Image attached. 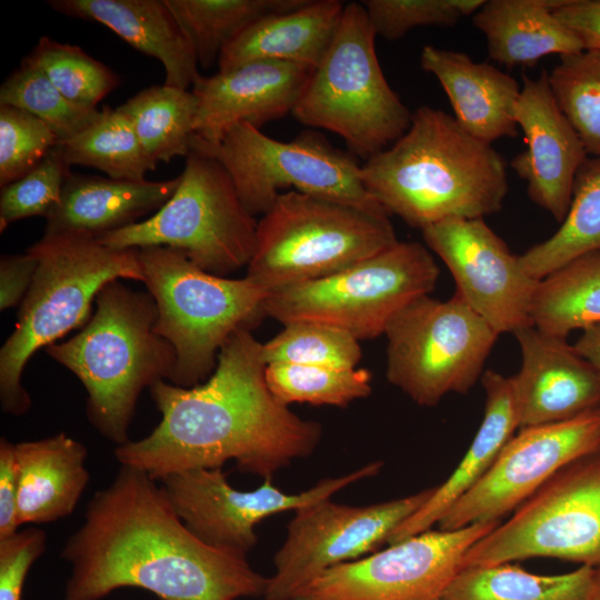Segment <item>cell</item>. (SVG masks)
I'll list each match as a JSON object with an SVG mask.
<instances>
[{
	"mask_svg": "<svg viewBox=\"0 0 600 600\" xmlns=\"http://www.w3.org/2000/svg\"><path fill=\"white\" fill-rule=\"evenodd\" d=\"M262 342L239 329L221 348L212 374L183 388L166 380L150 387L161 420L143 439L117 446L121 466L160 480L187 470L221 468L272 479L317 449L322 427L279 401L266 380Z\"/></svg>",
	"mask_w": 600,
	"mask_h": 600,
	"instance_id": "6da1fadb",
	"label": "cell"
},
{
	"mask_svg": "<svg viewBox=\"0 0 600 600\" xmlns=\"http://www.w3.org/2000/svg\"><path fill=\"white\" fill-rule=\"evenodd\" d=\"M62 557L72 569L64 600H100L124 587L161 600H237L263 596L268 584L247 557L199 539L162 487L128 466L96 492Z\"/></svg>",
	"mask_w": 600,
	"mask_h": 600,
	"instance_id": "7a4b0ae2",
	"label": "cell"
},
{
	"mask_svg": "<svg viewBox=\"0 0 600 600\" xmlns=\"http://www.w3.org/2000/svg\"><path fill=\"white\" fill-rule=\"evenodd\" d=\"M369 194L412 228L498 212L509 190L507 164L491 143L454 117L418 108L406 133L361 164Z\"/></svg>",
	"mask_w": 600,
	"mask_h": 600,
	"instance_id": "3957f363",
	"label": "cell"
},
{
	"mask_svg": "<svg viewBox=\"0 0 600 600\" xmlns=\"http://www.w3.org/2000/svg\"><path fill=\"white\" fill-rule=\"evenodd\" d=\"M157 307L149 292L113 280L96 298V310L72 338L46 352L87 390V416L101 436L121 446L140 393L170 380L176 353L154 331Z\"/></svg>",
	"mask_w": 600,
	"mask_h": 600,
	"instance_id": "277c9868",
	"label": "cell"
},
{
	"mask_svg": "<svg viewBox=\"0 0 600 600\" xmlns=\"http://www.w3.org/2000/svg\"><path fill=\"white\" fill-rule=\"evenodd\" d=\"M38 268L16 327L0 349L1 408L22 416L31 398L22 384L30 358L84 326L100 290L113 280L144 282L138 249H113L82 233L44 234L28 249Z\"/></svg>",
	"mask_w": 600,
	"mask_h": 600,
	"instance_id": "5b68a950",
	"label": "cell"
},
{
	"mask_svg": "<svg viewBox=\"0 0 600 600\" xmlns=\"http://www.w3.org/2000/svg\"><path fill=\"white\" fill-rule=\"evenodd\" d=\"M138 258L157 307L154 331L176 353L170 383L190 388L204 382L228 339L264 316L271 291L248 277L209 273L172 248H140Z\"/></svg>",
	"mask_w": 600,
	"mask_h": 600,
	"instance_id": "8992f818",
	"label": "cell"
},
{
	"mask_svg": "<svg viewBox=\"0 0 600 600\" xmlns=\"http://www.w3.org/2000/svg\"><path fill=\"white\" fill-rule=\"evenodd\" d=\"M397 242L387 213L290 190L258 221L246 277L273 291L334 274Z\"/></svg>",
	"mask_w": 600,
	"mask_h": 600,
	"instance_id": "52a82bcc",
	"label": "cell"
},
{
	"mask_svg": "<svg viewBox=\"0 0 600 600\" xmlns=\"http://www.w3.org/2000/svg\"><path fill=\"white\" fill-rule=\"evenodd\" d=\"M376 37L362 3L346 4L337 33L292 111L299 122L340 136L364 161L400 139L412 118L384 78Z\"/></svg>",
	"mask_w": 600,
	"mask_h": 600,
	"instance_id": "ba28073f",
	"label": "cell"
},
{
	"mask_svg": "<svg viewBox=\"0 0 600 600\" xmlns=\"http://www.w3.org/2000/svg\"><path fill=\"white\" fill-rule=\"evenodd\" d=\"M179 176L174 193L157 212L97 240L113 249L172 248L220 277L248 267L258 221L241 202L224 167L191 150Z\"/></svg>",
	"mask_w": 600,
	"mask_h": 600,
	"instance_id": "9c48e42d",
	"label": "cell"
},
{
	"mask_svg": "<svg viewBox=\"0 0 600 600\" xmlns=\"http://www.w3.org/2000/svg\"><path fill=\"white\" fill-rule=\"evenodd\" d=\"M439 277L429 249L399 241L334 274L270 292L263 311L282 324L313 321L356 339L384 333L390 320L413 299L430 294Z\"/></svg>",
	"mask_w": 600,
	"mask_h": 600,
	"instance_id": "30bf717a",
	"label": "cell"
},
{
	"mask_svg": "<svg viewBox=\"0 0 600 600\" xmlns=\"http://www.w3.org/2000/svg\"><path fill=\"white\" fill-rule=\"evenodd\" d=\"M190 148L224 167L252 216L264 214L287 188L389 214L366 190L361 164L317 133L303 132L283 142L250 123H240L218 143L193 133Z\"/></svg>",
	"mask_w": 600,
	"mask_h": 600,
	"instance_id": "8fae6325",
	"label": "cell"
},
{
	"mask_svg": "<svg viewBox=\"0 0 600 600\" xmlns=\"http://www.w3.org/2000/svg\"><path fill=\"white\" fill-rule=\"evenodd\" d=\"M383 334L388 381L422 407L469 392L499 337L457 293L448 300L413 299Z\"/></svg>",
	"mask_w": 600,
	"mask_h": 600,
	"instance_id": "7c38bea8",
	"label": "cell"
},
{
	"mask_svg": "<svg viewBox=\"0 0 600 600\" xmlns=\"http://www.w3.org/2000/svg\"><path fill=\"white\" fill-rule=\"evenodd\" d=\"M539 557L600 568V449L560 469L470 547L462 569Z\"/></svg>",
	"mask_w": 600,
	"mask_h": 600,
	"instance_id": "4fadbf2b",
	"label": "cell"
},
{
	"mask_svg": "<svg viewBox=\"0 0 600 600\" xmlns=\"http://www.w3.org/2000/svg\"><path fill=\"white\" fill-rule=\"evenodd\" d=\"M434 488L368 506L327 499L294 511L273 557L274 573L268 578L264 599L293 600L327 569L376 552L427 502Z\"/></svg>",
	"mask_w": 600,
	"mask_h": 600,
	"instance_id": "5bb4252c",
	"label": "cell"
},
{
	"mask_svg": "<svg viewBox=\"0 0 600 600\" xmlns=\"http://www.w3.org/2000/svg\"><path fill=\"white\" fill-rule=\"evenodd\" d=\"M500 520L428 530L358 560L331 567L293 600H442L463 557Z\"/></svg>",
	"mask_w": 600,
	"mask_h": 600,
	"instance_id": "9a60e30c",
	"label": "cell"
},
{
	"mask_svg": "<svg viewBox=\"0 0 600 600\" xmlns=\"http://www.w3.org/2000/svg\"><path fill=\"white\" fill-rule=\"evenodd\" d=\"M382 464L372 461L292 494L281 491L272 479H264L251 491L238 490L229 483L222 468L187 470L158 481L183 523L199 539L217 549L247 557L258 543L256 527L263 519L330 499L346 487L376 476Z\"/></svg>",
	"mask_w": 600,
	"mask_h": 600,
	"instance_id": "2e32d148",
	"label": "cell"
},
{
	"mask_svg": "<svg viewBox=\"0 0 600 600\" xmlns=\"http://www.w3.org/2000/svg\"><path fill=\"white\" fill-rule=\"evenodd\" d=\"M599 449L600 407L569 420L521 428L483 478L441 518L439 529L500 520L560 469Z\"/></svg>",
	"mask_w": 600,
	"mask_h": 600,
	"instance_id": "e0dca14e",
	"label": "cell"
},
{
	"mask_svg": "<svg viewBox=\"0 0 600 600\" xmlns=\"http://www.w3.org/2000/svg\"><path fill=\"white\" fill-rule=\"evenodd\" d=\"M422 237L448 267L456 293L498 333L533 324L531 308L539 281L483 218L448 219Z\"/></svg>",
	"mask_w": 600,
	"mask_h": 600,
	"instance_id": "ac0fdd59",
	"label": "cell"
},
{
	"mask_svg": "<svg viewBox=\"0 0 600 600\" xmlns=\"http://www.w3.org/2000/svg\"><path fill=\"white\" fill-rule=\"evenodd\" d=\"M513 114L526 149L512 158L510 166L527 182L531 201L562 222L571 203L576 174L589 154L559 108L547 70L538 79L522 76Z\"/></svg>",
	"mask_w": 600,
	"mask_h": 600,
	"instance_id": "d6986e66",
	"label": "cell"
},
{
	"mask_svg": "<svg viewBox=\"0 0 600 600\" xmlns=\"http://www.w3.org/2000/svg\"><path fill=\"white\" fill-rule=\"evenodd\" d=\"M521 366L511 377L519 428L572 419L600 407V372L567 341L533 324L513 333Z\"/></svg>",
	"mask_w": 600,
	"mask_h": 600,
	"instance_id": "ffe728a7",
	"label": "cell"
},
{
	"mask_svg": "<svg viewBox=\"0 0 600 600\" xmlns=\"http://www.w3.org/2000/svg\"><path fill=\"white\" fill-rule=\"evenodd\" d=\"M312 69L283 61H256L227 72L199 76L193 133L218 143L237 124L257 128L292 113Z\"/></svg>",
	"mask_w": 600,
	"mask_h": 600,
	"instance_id": "44dd1931",
	"label": "cell"
},
{
	"mask_svg": "<svg viewBox=\"0 0 600 600\" xmlns=\"http://www.w3.org/2000/svg\"><path fill=\"white\" fill-rule=\"evenodd\" d=\"M420 64L438 79L454 119L469 134L489 143L518 137L513 112L521 88L510 74L464 52L430 44L422 48Z\"/></svg>",
	"mask_w": 600,
	"mask_h": 600,
	"instance_id": "7402d4cb",
	"label": "cell"
},
{
	"mask_svg": "<svg viewBox=\"0 0 600 600\" xmlns=\"http://www.w3.org/2000/svg\"><path fill=\"white\" fill-rule=\"evenodd\" d=\"M54 11L108 27L163 66L164 83L187 90L200 76L194 49L166 0H49Z\"/></svg>",
	"mask_w": 600,
	"mask_h": 600,
	"instance_id": "603a6c76",
	"label": "cell"
},
{
	"mask_svg": "<svg viewBox=\"0 0 600 600\" xmlns=\"http://www.w3.org/2000/svg\"><path fill=\"white\" fill-rule=\"evenodd\" d=\"M179 182L180 176L163 181H130L71 173L59 204L46 218L44 234L99 238L140 222L172 197Z\"/></svg>",
	"mask_w": 600,
	"mask_h": 600,
	"instance_id": "cb8c5ba5",
	"label": "cell"
},
{
	"mask_svg": "<svg viewBox=\"0 0 600 600\" xmlns=\"http://www.w3.org/2000/svg\"><path fill=\"white\" fill-rule=\"evenodd\" d=\"M346 4L308 0L302 7L256 21L221 51L219 72L256 61H283L314 70L339 28Z\"/></svg>",
	"mask_w": 600,
	"mask_h": 600,
	"instance_id": "d4e9b609",
	"label": "cell"
},
{
	"mask_svg": "<svg viewBox=\"0 0 600 600\" xmlns=\"http://www.w3.org/2000/svg\"><path fill=\"white\" fill-rule=\"evenodd\" d=\"M481 381L486 393L484 413L471 444L451 476L392 533L389 544L428 531L438 523L483 478L519 428L511 377L490 369L483 372Z\"/></svg>",
	"mask_w": 600,
	"mask_h": 600,
	"instance_id": "484cf974",
	"label": "cell"
},
{
	"mask_svg": "<svg viewBox=\"0 0 600 600\" xmlns=\"http://www.w3.org/2000/svg\"><path fill=\"white\" fill-rule=\"evenodd\" d=\"M19 473L18 522L68 517L89 482L87 448L63 432L14 443Z\"/></svg>",
	"mask_w": 600,
	"mask_h": 600,
	"instance_id": "4316f807",
	"label": "cell"
},
{
	"mask_svg": "<svg viewBox=\"0 0 600 600\" xmlns=\"http://www.w3.org/2000/svg\"><path fill=\"white\" fill-rule=\"evenodd\" d=\"M567 0H488L472 16L488 56L508 69L533 68L549 54L583 51L580 40L553 14Z\"/></svg>",
	"mask_w": 600,
	"mask_h": 600,
	"instance_id": "83f0119b",
	"label": "cell"
},
{
	"mask_svg": "<svg viewBox=\"0 0 600 600\" xmlns=\"http://www.w3.org/2000/svg\"><path fill=\"white\" fill-rule=\"evenodd\" d=\"M596 568L580 566L561 574H536L501 563L462 569L442 600H590Z\"/></svg>",
	"mask_w": 600,
	"mask_h": 600,
	"instance_id": "f1b7e54d",
	"label": "cell"
},
{
	"mask_svg": "<svg viewBox=\"0 0 600 600\" xmlns=\"http://www.w3.org/2000/svg\"><path fill=\"white\" fill-rule=\"evenodd\" d=\"M594 252H600V157L589 156L576 174L571 203L558 230L519 258L527 272L541 280Z\"/></svg>",
	"mask_w": 600,
	"mask_h": 600,
	"instance_id": "f546056e",
	"label": "cell"
},
{
	"mask_svg": "<svg viewBox=\"0 0 600 600\" xmlns=\"http://www.w3.org/2000/svg\"><path fill=\"white\" fill-rule=\"evenodd\" d=\"M531 320L539 330L561 338L600 324V252L581 256L541 279Z\"/></svg>",
	"mask_w": 600,
	"mask_h": 600,
	"instance_id": "4dcf8cb0",
	"label": "cell"
},
{
	"mask_svg": "<svg viewBox=\"0 0 600 600\" xmlns=\"http://www.w3.org/2000/svg\"><path fill=\"white\" fill-rule=\"evenodd\" d=\"M203 69L219 60L240 32L270 14L296 10L308 0H166Z\"/></svg>",
	"mask_w": 600,
	"mask_h": 600,
	"instance_id": "1f68e13d",
	"label": "cell"
},
{
	"mask_svg": "<svg viewBox=\"0 0 600 600\" xmlns=\"http://www.w3.org/2000/svg\"><path fill=\"white\" fill-rule=\"evenodd\" d=\"M130 120L142 149L154 162L187 157L193 134L197 98L192 91L153 84L118 107Z\"/></svg>",
	"mask_w": 600,
	"mask_h": 600,
	"instance_id": "d6a6232c",
	"label": "cell"
},
{
	"mask_svg": "<svg viewBox=\"0 0 600 600\" xmlns=\"http://www.w3.org/2000/svg\"><path fill=\"white\" fill-rule=\"evenodd\" d=\"M68 164L98 169L108 178L142 181L157 168L147 156L128 117L106 107L73 138L59 143Z\"/></svg>",
	"mask_w": 600,
	"mask_h": 600,
	"instance_id": "836d02e7",
	"label": "cell"
},
{
	"mask_svg": "<svg viewBox=\"0 0 600 600\" xmlns=\"http://www.w3.org/2000/svg\"><path fill=\"white\" fill-rule=\"evenodd\" d=\"M266 380L272 394L287 406L303 402L343 408L372 391L371 373L358 368L270 363Z\"/></svg>",
	"mask_w": 600,
	"mask_h": 600,
	"instance_id": "e575fe53",
	"label": "cell"
},
{
	"mask_svg": "<svg viewBox=\"0 0 600 600\" xmlns=\"http://www.w3.org/2000/svg\"><path fill=\"white\" fill-rule=\"evenodd\" d=\"M0 104L22 109L43 121L64 142L89 127L98 108L78 104L64 97L27 58L0 87Z\"/></svg>",
	"mask_w": 600,
	"mask_h": 600,
	"instance_id": "d590c367",
	"label": "cell"
},
{
	"mask_svg": "<svg viewBox=\"0 0 600 600\" xmlns=\"http://www.w3.org/2000/svg\"><path fill=\"white\" fill-rule=\"evenodd\" d=\"M548 80L588 154L600 157V51L583 50L560 57L548 72Z\"/></svg>",
	"mask_w": 600,
	"mask_h": 600,
	"instance_id": "8d00e7d4",
	"label": "cell"
},
{
	"mask_svg": "<svg viewBox=\"0 0 600 600\" xmlns=\"http://www.w3.org/2000/svg\"><path fill=\"white\" fill-rule=\"evenodd\" d=\"M69 100L86 107L97 104L117 89L120 77L78 46L41 37L26 56Z\"/></svg>",
	"mask_w": 600,
	"mask_h": 600,
	"instance_id": "74e56055",
	"label": "cell"
},
{
	"mask_svg": "<svg viewBox=\"0 0 600 600\" xmlns=\"http://www.w3.org/2000/svg\"><path fill=\"white\" fill-rule=\"evenodd\" d=\"M267 364L294 363L356 368L362 357L359 340L344 330L313 321H293L262 343Z\"/></svg>",
	"mask_w": 600,
	"mask_h": 600,
	"instance_id": "f35d334b",
	"label": "cell"
},
{
	"mask_svg": "<svg viewBox=\"0 0 600 600\" xmlns=\"http://www.w3.org/2000/svg\"><path fill=\"white\" fill-rule=\"evenodd\" d=\"M70 167L58 143L27 174L1 188L0 231L21 219L47 218L60 202Z\"/></svg>",
	"mask_w": 600,
	"mask_h": 600,
	"instance_id": "ab89813d",
	"label": "cell"
},
{
	"mask_svg": "<svg viewBox=\"0 0 600 600\" xmlns=\"http://www.w3.org/2000/svg\"><path fill=\"white\" fill-rule=\"evenodd\" d=\"M484 0H366L369 21L377 36L397 40L417 27H451L473 16Z\"/></svg>",
	"mask_w": 600,
	"mask_h": 600,
	"instance_id": "60d3db41",
	"label": "cell"
},
{
	"mask_svg": "<svg viewBox=\"0 0 600 600\" xmlns=\"http://www.w3.org/2000/svg\"><path fill=\"white\" fill-rule=\"evenodd\" d=\"M59 143L39 118L0 104V186L14 182L32 170Z\"/></svg>",
	"mask_w": 600,
	"mask_h": 600,
	"instance_id": "b9f144b4",
	"label": "cell"
},
{
	"mask_svg": "<svg viewBox=\"0 0 600 600\" xmlns=\"http://www.w3.org/2000/svg\"><path fill=\"white\" fill-rule=\"evenodd\" d=\"M46 540L37 527L0 539V600H21L28 571L43 553Z\"/></svg>",
	"mask_w": 600,
	"mask_h": 600,
	"instance_id": "7bdbcfd3",
	"label": "cell"
},
{
	"mask_svg": "<svg viewBox=\"0 0 600 600\" xmlns=\"http://www.w3.org/2000/svg\"><path fill=\"white\" fill-rule=\"evenodd\" d=\"M38 259L29 250L22 254H3L0 259V309L22 302L31 287Z\"/></svg>",
	"mask_w": 600,
	"mask_h": 600,
	"instance_id": "ee69618b",
	"label": "cell"
},
{
	"mask_svg": "<svg viewBox=\"0 0 600 600\" xmlns=\"http://www.w3.org/2000/svg\"><path fill=\"white\" fill-rule=\"evenodd\" d=\"M19 473L14 443L0 440V539L13 534L18 527Z\"/></svg>",
	"mask_w": 600,
	"mask_h": 600,
	"instance_id": "f6af8a7d",
	"label": "cell"
},
{
	"mask_svg": "<svg viewBox=\"0 0 600 600\" xmlns=\"http://www.w3.org/2000/svg\"><path fill=\"white\" fill-rule=\"evenodd\" d=\"M553 14L580 40L583 50L600 51V0H567Z\"/></svg>",
	"mask_w": 600,
	"mask_h": 600,
	"instance_id": "bcb514c9",
	"label": "cell"
},
{
	"mask_svg": "<svg viewBox=\"0 0 600 600\" xmlns=\"http://www.w3.org/2000/svg\"><path fill=\"white\" fill-rule=\"evenodd\" d=\"M573 346L600 372V324L582 330Z\"/></svg>",
	"mask_w": 600,
	"mask_h": 600,
	"instance_id": "7dc6e473",
	"label": "cell"
},
{
	"mask_svg": "<svg viewBox=\"0 0 600 600\" xmlns=\"http://www.w3.org/2000/svg\"><path fill=\"white\" fill-rule=\"evenodd\" d=\"M590 600H600V568H596V579Z\"/></svg>",
	"mask_w": 600,
	"mask_h": 600,
	"instance_id": "c3c4849f",
	"label": "cell"
}]
</instances>
